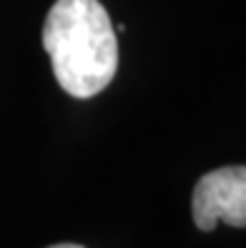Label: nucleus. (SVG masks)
<instances>
[{
	"mask_svg": "<svg viewBox=\"0 0 246 248\" xmlns=\"http://www.w3.org/2000/svg\"><path fill=\"white\" fill-rule=\"evenodd\" d=\"M43 48L55 80L73 98L106 91L118 68V38L98 0H55L43 25Z\"/></svg>",
	"mask_w": 246,
	"mask_h": 248,
	"instance_id": "1",
	"label": "nucleus"
},
{
	"mask_svg": "<svg viewBox=\"0 0 246 248\" xmlns=\"http://www.w3.org/2000/svg\"><path fill=\"white\" fill-rule=\"evenodd\" d=\"M194 221L201 231H213L216 223L246 228V166L216 168L198 178Z\"/></svg>",
	"mask_w": 246,
	"mask_h": 248,
	"instance_id": "2",
	"label": "nucleus"
},
{
	"mask_svg": "<svg viewBox=\"0 0 246 248\" xmlns=\"http://www.w3.org/2000/svg\"><path fill=\"white\" fill-rule=\"evenodd\" d=\"M50 248H83V246H78V243H55Z\"/></svg>",
	"mask_w": 246,
	"mask_h": 248,
	"instance_id": "3",
	"label": "nucleus"
}]
</instances>
